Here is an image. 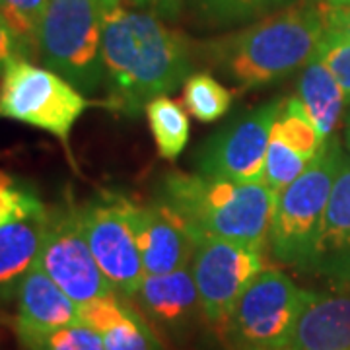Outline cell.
<instances>
[{"mask_svg": "<svg viewBox=\"0 0 350 350\" xmlns=\"http://www.w3.org/2000/svg\"><path fill=\"white\" fill-rule=\"evenodd\" d=\"M101 49L111 105L131 117L183 86L193 68L179 31L148 10L125 8L123 0L105 16Z\"/></svg>", "mask_w": 350, "mask_h": 350, "instance_id": "obj_1", "label": "cell"}, {"mask_svg": "<svg viewBox=\"0 0 350 350\" xmlns=\"http://www.w3.org/2000/svg\"><path fill=\"white\" fill-rule=\"evenodd\" d=\"M323 36V6H294L216 41L208 57L228 78L251 90L304 68Z\"/></svg>", "mask_w": 350, "mask_h": 350, "instance_id": "obj_2", "label": "cell"}, {"mask_svg": "<svg viewBox=\"0 0 350 350\" xmlns=\"http://www.w3.org/2000/svg\"><path fill=\"white\" fill-rule=\"evenodd\" d=\"M158 199L181 214L199 239H232L261 250L269 245L276 193L267 183L170 172Z\"/></svg>", "mask_w": 350, "mask_h": 350, "instance_id": "obj_3", "label": "cell"}, {"mask_svg": "<svg viewBox=\"0 0 350 350\" xmlns=\"http://www.w3.org/2000/svg\"><path fill=\"white\" fill-rule=\"evenodd\" d=\"M121 0H49L39 31V59L84 96L105 82L103 24Z\"/></svg>", "mask_w": 350, "mask_h": 350, "instance_id": "obj_4", "label": "cell"}, {"mask_svg": "<svg viewBox=\"0 0 350 350\" xmlns=\"http://www.w3.org/2000/svg\"><path fill=\"white\" fill-rule=\"evenodd\" d=\"M345 156L338 137L327 138L310 167L276 195L267 245L275 261L306 269Z\"/></svg>", "mask_w": 350, "mask_h": 350, "instance_id": "obj_5", "label": "cell"}, {"mask_svg": "<svg viewBox=\"0 0 350 350\" xmlns=\"http://www.w3.org/2000/svg\"><path fill=\"white\" fill-rule=\"evenodd\" d=\"M0 78V117L36 126L68 144L72 126L92 105L63 76L16 59Z\"/></svg>", "mask_w": 350, "mask_h": 350, "instance_id": "obj_6", "label": "cell"}, {"mask_svg": "<svg viewBox=\"0 0 350 350\" xmlns=\"http://www.w3.org/2000/svg\"><path fill=\"white\" fill-rule=\"evenodd\" d=\"M304 300L306 290L286 273L265 267L236 301L226 331L239 350L288 347Z\"/></svg>", "mask_w": 350, "mask_h": 350, "instance_id": "obj_7", "label": "cell"}, {"mask_svg": "<svg viewBox=\"0 0 350 350\" xmlns=\"http://www.w3.org/2000/svg\"><path fill=\"white\" fill-rule=\"evenodd\" d=\"M39 265L78 306L115 294L88 245L80 206L72 202L47 206Z\"/></svg>", "mask_w": 350, "mask_h": 350, "instance_id": "obj_8", "label": "cell"}, {"mask_svg": "<svg viewBox=\"0 0 350 350\" xmlns=\"http://www.w3.org/2000/svg\"><path fill=\"white\" fill-rule=\"evenodd\" d=\"M88 245L113 292L133 300L144 280V265L138 253L131 220V200L105 195L80 206Z\"/></svg>", "mask_w": 350, "mask_h": 350, "instance_id": "obj_9", "label": "cell"}, {"mask_svg": "<svg viewBox=\"0 0 350 350\" xmlns=\"http://www.w3.org/2000/svg\"><path fill=\"white\" fill-rule=\"evenodd\" d=\"M284 100L250 109L200 146L197 174L236 183H265V158Z\"/></svg>", "mask_w": 350, "mask_h": 350, "instance_id": "obj_10", "label": "cell"}, {"mask_svg": "<svg viewBox=\"0 0 350 350\" xmlns=\"http://www.w3.org/2000/svg\"><path fill=\"white\" fill-rule=\"evenodd\" d=\"M265 250L222 238L200 239L191 261L206 321L224 325L239 296L265 269Z\"/></svg>", "mask_w": 350, "mask_h": 350, "instance_id": "obj_11", "label": "cell"}, {"mask_svg": "<svg viewBox=\"0 0 350 350\" xmlns=\"http://www.w3.org/2000/svg\"><path fill=\"white\" fill-rule=\"evenodd\" d=\"M131 220L146 275H163L191 265L200 239L170 204L160 199L148 204L131 200Z\"/></svg>", "mask_w": 350, "mask_h": 350, "instance_id": "obj_12", "label": "cell"}, {"mask_svg": "<svg viewBox=\"0 0 350 350\" xmlns=\"http://www.w3.org/2000/svg\"><path fill=\"white\" fill-rule=\"evenodd\" d=\"M301 273L319 276L329 284L350 286V158L345 156L325 214Z\"/></svg>", "mask_w": 350, "mask_h": 350, "instance_id": "obj_13", "label": "cell"}, {"mask_svg": "<svg viewBox=\"0 0 350 350\" xmlns=\"http://www.w3.org/2000/svg\"><path fill=\"white\" fill-rule=\"evenodd\" d=\"M131 301L137 304L138 312L156 329L172 335L189 331L199 317L206 319L191 267L163 275H146Z\"/></svg>", "mask_w": 350, "mask_h": 350, "instance_id": "obj_14", "label": "cell"}, {"mask_svg": "<svg viewBox=\"0 0 350 350\" xmlns=\"http://www.w3.org/2000/svg\"><path fill=\"white\" fill-rule=\"evenodd\" d=\"M290 350H350V286L306 290Z\"/></svg>", "mask_w": 350, "mask_h": 350, "instance_id": "obj_15", "label": "cell"}, {"mask_svg": "<svg viewBox=\"0 0 350 350\" xmlns=\"http://www.w3.org/2000/svg\"><path fill=\"white\" fill-rule=\"evenodd\" d=\"M80 315L100 333L103 350H165L156 327L117 294L80 306Z\"/></svg>", "mask_w": 350, "mask_h": 350, "instance_id": "obj_16", "label": "cell"}, {"mask_svg": "<svg viewBox=\"0 0 350 350\" xmlns=\"http://www.w3.org/2000/svg\"><path fill=\"white\" fill-rule=\"evenodd\" d=\"M16 301V331H47L82 321L80 306L57 286L39 261L22 280Z\"/></svg>", "mask_w": 350, "mask_h": 350, "instance_id": "obj_17", "label": "cell"}, {"mask_svg": "<svg viewBox=\"0 0 350 350\" xmlns=\"http://www.w3.org/2000/svg\"><path fill=\"white\" fill-rule=\"evenodd\" d=\"M45 216L0 226V300L16 298L25 275L39 261Z\"/></svg>", "mask_w": 350, "mask_h": 350, "instance_id": "obj_18", "label": "cell"}, {"mask_svg": "<svg viewBox=\"0 0 350 350\" xmlns=\"http://www.w3.org/2000/svg\"><path fill=\"white\" fill-rule=\"evenodd\" d=\"M294 98L323 140L335 135L338 119L347 105V96L323 61L313 57L304 66L298 80V94Z\"/></svg>", "mask_w": 350, "mask_h": 350, "instance_id": "obj_19", "label": "cell"}, {"mask_svg": "<svg viewBox=\"0 0 350 350\" xmlns=\"http://www.w3.org/2000/svg\"><path fill=\"white\" fill-rule=\"evenodd\" d=\"M150 133L158 154L165 160H175L185 150L191 135V123L185 109L167 96H160L144 107Z\"/></svg>", "mask_w": 350, "mask_h": 350, "instance_id": "obj_20", "label": "cell"}, {"mask_svg": "<svg viewBox=\"0 0 350 350\" xmlns=\"http://www.w3.org/2000/svg\"><path fill=\"white\" fill-rule=\"evenodd\" d=\"M183 105L200 123H214L232 107V94L211 75L195 72L183 82Z\"/></svg>", "mask_w": 350, "mask_h": 350, "instance_id": "obj_21", "label": "cell"}, {"mask_svg": "<svg viewBox=\"0 0 350 350\" xmlns=\"http://www.w3.org/2000/svg\"><path fill=\"white\" fill-rule=\"evenodd\" d=\"M24 350H103L101 335L84 321L47 331H16Z\"/></svg>", "mask_w": 350, "mask_h": 350, "instance_id": "obj_22", "label": "cell"}, {"mask_svg": "<svg viewBox=\"0 0 350 350\" xmlns=\"http://www.w3.org/2000/svg\"><path fill=\"white\" fill-rule=\"evenodd\" d=\"M273 131L286 142L290 148L300 152L301 156L308 158L310 162H313L319 156V152L323 150L327 142L317 133V129L310 123V119L304 115L296 98L284 100L282 111L276 117Z\"/></svg>", "mask_w": 350, "mask_h": 350, "instance_id": "obj_23", "label": "cell"}, {"mask_svg": "<svg viewBox=\"0 0 350 350\" xmlns=\"http://www.w3.org/2000/svg\"><path fill=\"white\" fill-rule=\"evenodd\" d=\"M49 0H0V14L24 45L27 57L39 55V31Z\"/></svg>", "mask_w": 350, "mask_h": 350, "instance_id": "obj_24", "label": "cell"}, {"mask_svg": "<svg viewBox=\"0 0 350 350\" xmlns=\"http://www.w3.org/2000/svg\"><path fill=\"white\" fill-rule=\"evenodd\" d=\"M310 163L312 162L304 158L300 152L290 148L275 131L271 133L267 158H265V183L276 195L284 191L290 183H294L310 167Z\"/></svg>", "mask_w": 350, "mask_h": 350, "instance_id": "obj_25", "label": "cell"}, {"mask_svg": "<svg viewBox=\"0 0 350 350\" xmlns=\"http://www.w3.org/2000/svg\"><path fill=\"white\" fill-rule=\"evenodd\" d=\"M47 213L36 191L12 175L0 172V226Z\"/></svg>", "mask_w": 350, "mask_h": 350, "instance_id": "obj_26", "label": "cell"}, {"mask_svg": "<svg viewBox=\"0 0 350 350\" xmlns=\"http://www.w3.org/2000/svg\"><path fill=\"white\" fill-rule=\"evenodd\" d=\"M202 18L214 24L228 25L247 22L267 12L271 0H191Z\"/></svg>", "mask_w": 350, "mask_h": 350, "instance_id": "obj_27", "label": "cell"}, {"mask_svg": "<svg viewBox=\"0 0 350 350\" xmlns=\"http://www.w3.org/2000/svg\"><path fill=\"white\" fill-rule=\"evenodd\" d=\"M313 57L329 66L347 96V103H350V41L323 36Z\"/></svg>", "mask_w": 350, "mask_h": 350, "instance_id": "obj_28", "label": "cell"}, {"mask_svg": "<svg viewBox=\"0 0 350 350\" xmlns=\"http://www.w3.org/2000/svg\"><path fill=\"white\" fill-rule=\"evenodd\" d=\"M16 59H29V57L25 53L24 45L20 43V39L16 38V33L0 14V75Z\"/></svg>", "mask_w": 350, "mask_h": 350, "instance_id": "obj_29", "label": "cell"}, {"mask_svg": "<svg viewBox=\"0 0 350 350\" xmlns=\"http://www.w3.org/2000/svg\"><path fill=\"white\" fill-rule=\"evenodd\" d=\"M323 20H325V36L350 41V8L327 4L323 6Z\"/></svg>", "mask_w": 350, "mask_h": 350, "instance_id": "obj_30", "label": "cell"}, {"mask_svg": "<svg viewBox=\"0 0 350 350\" xmlns=\"http://www.w3.org/2000/svg\"><path fill=\"white\" fill-rule=\"evenodd\" d=\"M133 6L160 16L162 20H175L181 10V0H129Z\"/></svg>", "mask_w": 350, "mask_h": 350, "instance_id": "obj_31", "label": "cell"}, {"mask_svg": "<svg viewBox=\"0 0 350 350\" xmlns=\"http://www.w3.org/2000/svg\"><path fill=\"white\" fill-rule=\"evenodd\" d=\"M345 150H347V156L350 158V109L347 111V117H345Z\"/></svg>", "mask_w": 350, "mask_h": 350, "instance_id": "obj_32", "label": "cell"}, {"mask_svg": "<svg viewBox=\"0 0 350 350\" xmlns=\"http://www.w3.org/2000/svg\"><path fill=\"white\" fill-rule=\"evenodd\" d=\"M329 6H340V8H350V0H327Z\"/></svg>", "mask_w": 350, "mask_h": 350, "instance_id": "obj_33", "label": "cell"}, {"mask_svg": "<svg viewBox=\"0 0 350 350\" xmlns=\"http://www.w3.org/2000/svg\"><path fill=\"white\" fill-rule=\"evenodd\" d=\"M282 2H286V0H271V6L273 4H282Z\"/></svg>", "mask_w": 350, "mask_h": 350, "instance_id": "obj_34", "label": "cell"}, {"mask_svg": "<svg viewBox=\"0 0 350 350\" xmlns=\"http://www.w3.org/2000/svg\"><path fill=\"white\" fill-rule=\"evenodd\" d=\"M259 350H290L288 347H280V349H259Z\"/></svg>", "mask_w": 350, "mask_h": 350, "instance_id": "obj_35", "label": "cell"}]
</instances>
